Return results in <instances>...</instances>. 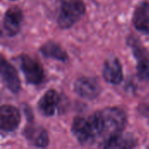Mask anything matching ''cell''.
Listing matches in <instances>:
<instances>
[{"label":"cell","mask_w":149,"mask_h":149,"mask_svg":"<svg viewBox=\"0 0 149 149\" xmlns=\"http://www.w3.org/2000/svg\"><path fill=\"white\" fill-rule=\"evenodd\" d=\"M24 136L32 145L38 148H45L49 144L47 132L37 126H28L24 130Z\"/></svg>","instance_id":"7c38bea8"},{"label":"cell","mask_w":149,"mask_h":149,"mask_svg":"<svg viewBox=\"0 0 149 149\" xmlns=\"http://www.w3.org/2000/svg\"><path fill=\"white\" fill-rule=\"evenodd\" d=\"M72 131L81 144L93 143L99 136L103 135V126L100 112L95 113L87 119L76 117L72 122Z\"/></svg>","instance_id":"6da1fadb"},{"label":"cell","mask_w":149,"mask_h":149,"mask_svg":"<svg viewBox=\"0 0 149 149\" xmlns=\"http://www.w3.org/2000/svg\"><path fill=\"white\" fill-rule=\"evenodd\" d=\"M12 1H14V0H12Z\"/></svg>","instance_id":"e0dca14e"},{"label":"cell","mask_w":149,"mask_h":149,"mask_svg":"<svg viewBox=\"0 0 149 149\" xmlns=\"http://www.w3.org/2000/svg\"><path fill=\"white\" fill-rule=\"evenodd\" d=\"M140 112L142 115H144L149 121V97H148L141 105H140Z\"/></svg>","instance_id":"2e32d148"},{"label":"cell","mask_w":149,"mask_h":149,"mask_svg":"<svg viewBox=\"0 0 149 149\" xmlns=\"http://www.w3.org/2000/svg\"><path fill=\"white\" fill-rule=\"evenodd\" d=\"M59 103V95L55 90L47 91L38 102V110L45 116H52Z\"/></svg>","instance_id":"30bf717a"},{"label":"cell","mask_w":149,"mask_h":149,"mask_svg":"<svg viewBox=\"0 0 149 149\" xmlns=\"http://www.w3.org/2000/svg\"><path fill=\"white\" fill-rule=\"evenodd\" d=\"M74 89L80 97L87 100L97 98L101 91L100 86L97 80L88 77H81L78 79L75 82Z\"/></svg>","instance_id":"5b68a950"},{"label":"cell","mask_w":149,"mask_h":149,"mask_svg":"<svg viewBox=\"0 0 149 149\" xmlns=\"http://www.w3.org/2000/svg\"><path fill=\"white\" fill-rule=\"evenodd\" d=\"M1 77L5 86L12 93L20 90V79L16 69L3 58L1 59Z\"/></svg>","instance_id":"52a82bcc"},{"label":"cell","mask_w":149,"mask_h":149,"mask_svg":"<svg viewBox=\"0 0 149 149\" xmlns=\"http://www.w3.org/2000/svg\"><path fill=\"white\" fill-rule=\"evenodd\" d=\"M20 123L19 111L10 105L2 106L0 109V126L4 132H13Z\"/></svg>","instance_id":"8992f818"},{"label":"cell","mask_w":149,"mask_h":149,"mask_svg":"<svg viewBox=\"0 0 149 149\" xmlns=\"http://www.w3.org/2000/svg\"><path fill=\"white\" fill-rule=\"evenodd\" d=\"M104 140L113 135L121 134L127 124V115L125 112L118 107H108L100 112Z\"/></svg>","instance_id":"7a4b0ae2"},{"label":"cell","mask_w":149,"mask_h":149,"mask_svg":"<svg viewBox=\"0 0 149 149\" xmlns=\"http://www.w3.org/2000/svg\"><path fill=\"white\" fill-rule=\"evenodd\" d=\"M23 22V12L17 7L13 6L7 10L3 17V28L6 33L10 36L16 35L20 28Z\"/></svg>","instance_id":"ba28073f"},{"label":"cell","mask_w":149,"mask_h":149,"mask_svg":"<svg viewBox=\"0 0 149 149\" xmlns=\"http://www.w3.org/2000/svg\"><path fill=\"white\" fill-rule=\"evenodd\" d=\"M135 146L134 140L121 134L113 135L103 141L100 147L104 148H131Z\"/></svg>","instance_id":"4fadbf2b"},{"label":"cell","mask_w":149,"mask_h":149,"mask_svg":"<svg viewBox=\"0 0 149 149\" xmlns=\"http://www.w3.org/2000/svg\"><path fill=\"white\" fill-rule=\"evenodd\" d=\"M40 52L46 58H52L62 62L68 59V56L65 50L55 42H47L41 47Z\"/></svg>","instance_id":"5bb4252c"},{"label":"cell","mask_w":149,"mask_h":149,"mask_svg":"<svg viewBox=\"0 0 149 149\" xmlns=\"http://www.w3.org/2000/svg\"><path fill=\"white\" fill-rule=\"evenodd\" d=\"M20 67L28 83L38 85L43 81L44 69L37 59L27 55H23L20 58Z\"/></svg>","instance_id":"277c9868"},{"label":"cell","mask_w":149,"mask_h":149,"mask_svg":"<svg viewBox=\"0 0 149 149\" xmlns=\"http://www.w3.org/2000/svg\"><path fill=\"white\" fill-rule=\"evenodd\" d=\"M135 28L144 33H149V3L143 2L137 6L133 17Z\"/></svg>","instance_id":"8fae6325"},{"label":"cell","mask_w":149,"mask_h":149,"mask_svg":"<svg viewBox=\"0 0 149 149\" xmlns=\"http://www.w3.org/2000/svg\"><path fill=\"white\" fill-rule=\"evenodd\" d=\"M103 76L108 83L113 85H118L122 81L123 71L121 64L118 58H109L105 62Z\"/></svg>","instance_id":"9c48e42d"},{"label":"cell","mask_w":149,"mask_h":149,"mask_svg":"<svg viewBox=\"0 0 149 149\" xmlns=\"http://www.w3.org/2000/svg\"><path fill=\"white\" fill-rule=\"evenodd\" d=\"M137 75L141 79L149 81V59L146 58L140 59L137 65Z\"/></svg>","instance_id":"9a60e30c"},{"label":"cell","mask_w":149,"mask_h":149,"mask_svg":"<svg viewBox=\"0 0 149 149\" xmlns=\"http://www.w3.org/2000/svg\"><path fill=\"white\" fill-rule=\"evenodd\" d=\"M86 11L83 0H66L63 3L58 17V24L60 28L67 29L72 26Z\"/></svg>","instance_id":"3957f363"}]
</instances>
